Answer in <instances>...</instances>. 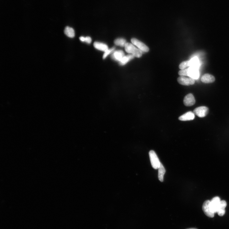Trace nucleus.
<instances>
[{
  "instance_id": "11",
  "label": "nucleus",
  "mask_w": 229,
  "mask_h": 229,
  "mask_svg": "<svg viewBox=\"0 0 229 229\" xmlns=\"http://www.w3.org/2000/svg\"><path fill=\"white\" fill-rule=\"evenodd\" d=\"M195 118V114L192 111L187 112L180 117L179 119L181 121L192 120Z\"/></svg>"
},
{
  "instance_id": "12",
  "label": "nucleus",
  "mask_w": 229,
  "mask_h": 229,
  "mask_svg": "<svg viewBox=\"0 0 229 229\" xmlns=\"http://www.w3.org/2000/svg\"><path fill=\"white\" fill-rule=\"evenodd\" d=\"M215 80V78L214 76L208 74L203 75L201 78V81L205 84L212 83Z\"/></svg>"
},
{
  "instance_id": "22",
  "label": "nucleus",
  "mask_w": 229,
  "mask_h": 229,
  "mask_svg": "<svg viewBox=\"0 0 229 229\" xmlns=\"http://www.w3.org/2000/svg\"><path fill=\"white\" fill-rule=\"evenodd\" d=\"M188 68L181 69L179 73V75L181 76H188Z\"/></svg>"
},
{
  "instance_id": "3",
  "label": "nucleus",
  "mask_w": 229,
  "mask_h": 229,
  "mask_svg": "<svg viewBox=\"0 0 229 229\" xmlns=\"http://www.w3.org/2000/svg\"><path fill=\"white\" fill-rule=\"evenodd\" d=\"M221 201L220 197L218 196L214 197L210 201V207L212 211L214 213L217 212Z\"/></svg>"
},
{
  "instance_id": "5",
  "label": "nucleus",
  "mask_w": 229,
  "mask_h": 229,
  "mask_svg": "<svg viewBox=\"0 0 229 229\" xmlns=\"http://www.w3.org/2000/svg\"><path fill=\"white\" fill-rule=\"evenodd\" d=\"M209 110L205 106H201L195 108L194 113L197 116L200 118H203L207 115L209 113Z\"/></svg>"
},
{
  "instance_id": "4",
  "label": "nucleus",
  "mask_w": 229,
  "mask_h": 229,
  "mask_svg": "<svg viewBox=\"0 0 229 229\" xmlns=\"http://www.w3.org/2000/svg\"><path fill=\"white\" fill-rule=\"evenodd\" d=\"M131 42L133 44L136 46L142 51L148 52L149 50L148 47L139 40L135 38L131 39Z\"/></svg>"
},
{
  "instance_id": "17",
  "label": "nucleus",
  "mask_w": 229,
  "mask_h": 229,
  "mask_svg": "<svg viewBox=\"0 0 229 229\" xmlns=\"http://www.w3.org/2000/svg\"><path fill=\"white\" fill-rule=\"evenodd\" d=\"M158 170L159 179L161 182H162L163 181L164 176L165 172V170L161 163Z\"/></svg>"
},
{
  "instance_id": "6",
  "label": "nucleus",
  "mask_w": 229,
  "mask_h": 229,
  "mask_svg": "<svg viewBox=\"0 0 229 229\" xmlns=\"http://www.w3.org/2000/svg\"><path fill=\"white\" fill-rule=\"evenodd\" d=\"M177 81L180 85L189 86L194 84L195 80L194 79L189 77H187L185 76H181L178 78Z\"/></svg>"
},
{
  "instance_id": "16",
  "label": "nucleus",
  "mask_w": 229,
  "mask_h": 229,
  "mask_svg": "<svg viewBox=\"0 0 229 229\" xmlns=\"http://www.w3.org/2000/svg\"><path fill=\"white\" fill-rule=\"evenodd\" d=\"M134 57L132 54L125 56L119 62V64L122 66L126 65L128 62L133 59Z\"/></svg>"
},
{
  "instance_id": "19",
  "label": "nucleus",
  "mask_w": 229,
  "mask_h": 229,
  "mask_svg": "<svg viewBox=\"0 0 229 229\" xmlns=\"http://www.w3.org/2000/svg\"><path fill=\"white\" fill-rule=\"evenodd\" d=\"M114 43L116 45L121 47H125L127 43L126 40L123 38L116 39L114 40Z\"/></svg>"
},
{
  "instance_id": "14",
  "label": "nucleus",
  "mask_w": 229,
  "mask_h": 229,
  "mask_svg": "<svg viewBox=\"0 0 229 229\" xmlns=\"http://www.w3.org/2000/svg\"><path fill=\"white\" fill-rule=\"evenodd\" d=\"M94 46L97 49L105 52L108 49L106 44L98 42H95L94 44Z\"/></svg>"
},
{
  "instance_id": "24",
  "label": "nucleus",
  "mask_w": 229,
  "mask_h": 229,
  "mask_svg": "<svg viewBox=\"0 0 229 229\" xmlns=\"http://www.w3.org/2000/svg\"><path fill=\"white\" fill-rule=\"evenodd\" d=\"M80 40L82 42H84L85 37L83 36H81L79 38Z\"/></svg>"
},
{
  "instance_id": "25",
  "label": "nucleus",
  "mask_w": 229,
  "mask_h": 229,
  "mask_svg": "<svg viewBox=\"0 0 229 229\" xmlns=\"http://www.w3.org/2000/svg\"><path fill=\"white\" fill-rule=\"evenodd\" d=\"M197 229L196 228H189V229Z\"/></svg>"
},
{
  "instance_id": "13",
  "label": "nucleus",
  "mask_w": 229,
  "mask_h": 229,
  "mask_svg": "<svg viewBox=\"0 0 229 229\" xmlns=\"http://www.w3.org/2000/svg\"><path fill=\"white\" fill-rule=\"evenodd\" d=\"M227 205L226 202L224 200L221 201L219 208L217 211V213L220 216H223L225 213V209Z\"/></svg>"
},
{
  "instance_id": "7",
  "label": "nucleus",
  "mask_w": 229,
  "mask_h": 229,
  "mask_svg": "<svg viewBox=\"0 0 229 229\" xmlns=\"http://www.w3.org/2000/svg\"><path fill=\"white\" fill-rule=\"evenodd\" d=\"M210 202L209 200H206L204 202L202 205V210L207 216L213 218L214 216V213L210 209Z\"/></svg>"
},
{
  "instance_id": "9",
  "label": "nucleus",
  "mask_w": 229,
  "mask_h": 229,
  "mask_svg": "<svg viewBox=\"0 0 229 229\" xmlns=\"http://www.w3.org/2000/svg\"><path fill=\"white\" fill-rule=\"evenodd\" d=\"M111 55L112 59L114 60L119 62L125 56L124 52L121 50L114 51Z\"/></svg>"
},
{
  "instance_id": "1",
  "label": "nucleus",
  "mask_w": 229,
  "mask_h": 229,
  "mask_svg": "<svg viewBox=\"0 0 229 229\" xmlns=\"http://www.w3.org/2000/svg\"><path fill=\"white\" fill-rule=\"evenodd\" d=\"M125 49L127 52L131 54L134 57L140 58L142 55V52L141 50L135 47L133 44L129 43H127L125 46Z\"/></svg>"
},
{
  "instance_id": "8",
  "label": "nucleus",
  "mask_w": 229,
  "mask_h": 229,
  "mask_svg": "<svg viewBox=\"0 0 229 229\" xmlns=\"http://www.w3.org/2000/svg\"><path fill=\"white\" fill-rule=\"evenodd\" d=\"M183 102L185 106H191L194 105L195 103V100L193 95L190 93L185 97Z\"/></svg>"
},
{
  "instance_id": "15",
  "label": "nucleus",
  "mask_w": 229,
  "mask_h": 229,
  "mask_svg": "<svg viewBox=\"0 0 229 229\" xmlns=\"http://www.w3.org/2000/svg\"><path fill=\"white\" fill-rule=\"evenodd\" d=\"M64 33L66 36L69 38H73L75 37V32L74 30L70 27H66L65 28Z\"/></svg>"
},
{
  "instance_id": "18",
  "label": "nucleus",
  "mask_w": 229,
  "mask_h": 229,
  "mask_svg": "<svg viewBox=\"0 0 229 229\" xmlns=\"http://www.w3.org/2000/svg\"><path fill=\"white\" fill-rule=\"evenodd\" d=\"M189 61L190 67L198 69L199 66V60L197 57L193 58Z\"/></svg>"
},
{
  "instance_id": "20",
  "label": "nucleus",
  "mask_w": 229,
  "mask_h": 229,
  "mask_svg": "<svg viewBox=\"0 0 229 229\" xmlns=\"http://www.w3.org/2000/svg\"><path fill=\"white\" fill-rule=\"evenodd\" d=\"M115 49V47H113L110 49H108L106 51L103 55V59H105L109 55L113 52Z\"/></svg>"
},
{
  "instance_id": "2",
  "label": "nucleus",
  "mask_w": 229,
  "mask_h": 229,
  "mask_svg": "<svg viewBox=\"0 0 229 229\" xmlns=\"http://www.w3.org/2000/svg\"><path fill=\"white\" fill-rule=\"evenodd\" d=\"M150 160L152 168L155 169H158L160 166V162L155 152L151 150L149 152Z\"/></svg>"
},
{
  "instance_id": "21",
  "label": "nucleus",
  "mask_w": 229,
  "mask_h": 229,
  "mask_svg": "<svg viewBox=\"0 0 229 229\" xmlns=\"http://www.w3.org/2000/svg\"><path fill=\"white\" fill-rule=\"evenodd\" d=\"M189 66V61H186L182 62L179 65V68L181 70L184 69Z\"/></svg>"
},
{
  "instance_id": "23",
  "label": "nucleus",
  "mask_w": 229,
  "mask_h": 229,
  "mask_svg": "<svg viewBox=\"0 0 229 229\" xmlns=\"http://www.w3.org/2000/svg\"><path fill=\"white\" fill-rule=\"evenodd\" d=\"M92 40L90 37L87 36L85 37L84 42H85L88 44H90Z\"/></svg>"
},
{
  "instance_id": "10",
  "label": "nucleus",
  "mask_w": 229,
  "mask_h": 229,
  "mask_svg": "<svg viewBox=\"0 0 229 229\" xmlns=\"http://www.w3.org/2000/svg\"><path fill=\"white\" fill-rule=\"evenodd\" d=\"M188 76L194 79H197L199 77V73L197 68L190 67L188 68Z\"/></svg>"
}]
</instances>
